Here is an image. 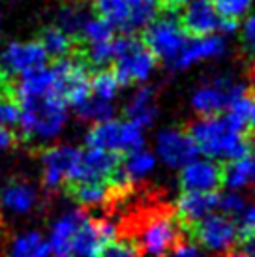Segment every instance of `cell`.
<instances>
[{"instance_id":"cell-25","label":"cell","mask_w":255,"mask_h":257,"mask_svg":"<svg viewBox=\"0 0 255 257\" xmlns=\"http://www.w3.org/2000/svg\"><path fill=\"white\" fill-rule=\"evenodd\" d=\"M10 257H49V242L38 231L17 235L10 244Z\"/></svg>"},{"instance_id":"cell-16","label":"cell","mask_w":255,"mask_h":257,"mask_svg":"<svg viewBox=\"0 0 255 257\" xmlns=\"http://www.w3.org/2000/svg\"><path fill=\"white\" fill-rule=\"evenodd\" d=\"M2 207L14 214H30L40 205V193L27 179H10L0 192Z\"/></svg>"},{"instance_id":"cell-46","label":"cell","mask_w":255,"mask_h":257,"mask_svg":"<svg viewBox=\"0 0 255 257\" xmlns=\"http://www.w3.org/2000/svg\"><path fill=\"white\" fill-rule=\"evenodd\" d=\"M253 149H255V141H253Z\"/></svg>"},{"instance_id":"cell-3","label":"cell","mask_w":255,"mask_h":257,"mask_svg":"<svg viewBox=\"0 0 255 257\" xmlns=\"http://www.w3.org/2000/svg\"><path fill=\"white\" fill-rule=\"evenodd\" d=\"M180 221L169 210H156L145 216L137 225L135 244L141 257H165L180 242Z\"/></svg>"},{"instance_id":"cell-8","label":"cell","mask_w":255,"mask_h":257,"mask_svg":"<svg viewBox=\"0 0 255 257\" xmlns=\"http://www.w3.org/2000/svg\"><path fill=\"white\" fill-rule=\"evenodd\" d=\"M193 231V236L205 250L214 253H227L233 250V246L238 240V229L233 218L225 214H212L205 216L197 223L190 225Z\"/></svg>"},{"instance_id":"cell-42","label":"cell","mask_w":255,"mask_h":257,"mask_svg":"<svg viewBox=\"0 0 255 257\" xmlns=\"http://www.w3.org/2000/svg\"><path fill=\"white\" fill-rule=\"evenodd\" d=\"M162 2H165V4L171 8H178V6H186L191 0H162Z\"/></svg>"},{"instance_id":"cell-28","label":"cell","mask_w":255,"mask_h":257,"mask_svg":"<svg viewBox=\"0 0 255 257\" xmlns=\"http://www.w3.org/2000/svg\"><path fill=\"white\" fill-rule=\"evenodd\" d=\"M75 113L83 122H103V120H111L114 114V105L113 101L101 100V98H96V96H88L81 105L75 107Z\"/></svg>"},{"instance_id":"cell-29","label":"cell","mask_w":255,"mask_h":257,"mask_svg":"<svg viewBox=\"0 0 255 257\" xmlns=\"http://www.w3.org/2000/svg\"><path fill=\"white\" fill-rule=\"evenodd\" d=\"M113 38V25H109L101 17H88L85 25H83V29H81V32H79L77 43H81V45H92V43L111 42Z\"/></svg>"},{"instance_id":"cell-14","label":"cell","mask_w":255,"mask_h":257,"mask_svg":"<svg viewBox=\"0 0 255 257\" xmlns=\"http://www.w3.org/2000/svg\"><path fill=\"white\" fill-rule=\"evenodd\" d=\"M118 167H120L118 152L88 149L85 152H81L79 167L73 180H103V182H109L113 179L114 173L118 171ZM73 180H70V182H73Z\"/></svg>"},{"instance_id":"cell-13","label":"cell","mask_w":255,"mask_h":257,"mask_svg":"<svg viewBox=\"0 0 255 257\" xmlns=\"http://www.w3.org/2000/svg\"><path fill=\"white\" fill-rule=\"evenodd\" d=\"M223 17L216 12L212 0H191L180 14V25L193 36L218 34L221 30Z\"/></svg>"},{"instance_id":"cell-43","label":"cell","mask_w":255,"mask_h":257,"mask_svg":"<svg viewBox=\"0 0 255 257\" xmlns=\"http://www.w3.org/2000/svg\"><path fill=\"white\" fill-rule=\"evenodd\" d=\"M249 126L255 130V94L251 96V109H249Z\"/></svg>"},{"instance_id":"cell-9","label":"cell","mask_w":255,"mask_h":257,"mask_svg":"<svg viewBox=\"0 0 255 257\" xmlns=\"http://www.w3.org/2000/svg\"><path fill=\"white\" fill-rule=\"evenodd\" d=\"M156 160L171 169H180L193 158H197L199 149L188 132L180 128H163L158 132L154 143Z\"/></svg>"},{"instance_id":"cell-1","label":"cell","mask_w":255,"mask_h":257,"mask_svg":"<svg viewBox=\"0 0 255 257\" xmlns=\"http://www.w3.org/2000/svg\"><path fill=\"white\" fill-rule=\"evenodd\" d=\"M201 154L210 160L233 162L248 156L249 145L244 139V132L236 130L225 116L212 114L195 120L188 130Z\"/></svg>"},{"instance_id":"cell-17","label":"cell","mask_w":255,"mask_h":257,"mask_svg":"<svg viewBox=\"0 0 255 257\" xmlns=\"http://www.w3.org/2000/svg\"><path fill=\"white\" fill-rule=\"evenodd\" d=\"M86 220V212L83 208H73L70 212L60 216L55 225L51 227L49 235V251L55 257H71V240L77 233L81 223Z\"/></svg>"},{"instance_id":"cell-5","label":"cell","mask_w":255,"mask_h":257,"mask_svg":"<svg viewBox=\"0 0 255 257\" xmlns=\"http://www.w3.org/2000/svg\"><path fill=\"white\" fill-rule=\"evenodd\" d=\"M188 34L182 25L175 17H160L154 19L149 27H145V45L147 49L167 66H175L180 53L188 43Z\"/></svg>"},{"instance_id":"cell-21","label":"cell","mask_w":255,"mask_h":257,"mask_svg":"<svg viewBox=\"0 0 255 257\" xmlns=\"http://www.w3.org/2000/svg\"><path fill=\"white\" fill-rule=\"evenodd\" d=\"M85 143L88 149L109 150V152H120L122 150V122L103 120L96 122L92 128L88 130L85 137Z\"/></svg>"},{"instance_id":"cell-39","label":"cell","mask_w":255,"mask_h":257,"mask_svg":"<svg viewBox=\"0 0 255 257\" xmlns=\"http://www.w3.org/2000/svg\"><path fill=\"white\" fill-rule=\"evenodd\" d=\"M167 257H203V251L193 242H178Z\"/></svg>"},{"instance_id":"cell-4","label":"cell","mask_w":255,"mask_h":257,"mask_svg":"<svg viewBox=\"0 0 255 257\" xmlns=\"http://www.w3.org/2000/svg\"><path fill=\"white\" fill-rule=\"evenodd\" d=\"M156 68V57L130 34L114 38V75L120 86L145 83Z\"/></svg>"},{"instance_id":"cell-36","label":"cell","mask_w":255,"mask_h":257,"mask_svg":"<svg viewBox=\"0 0 255 257\" xmlns=\"http://www.w3.org/2000/svg\"><path fill=\"white\" fill-rule=\"evenodd\" d=\"M236 229H238V238H246L251 233H255V201H246L238 216L234 218Z\"/></svg>"},{"instance_id":"cell-12","label":"cell","mask_w":255,"mask_h":257,"mask_svg":"<svg viewBox=\"0 0 255 257\" xmlns=\"http://www.w3.org/2000/svg\"><path fill=\"white\" fill-rule=\"evenodd\" d=\"M221 184V167L210 158H193L180 167V186L184 192H216Z\"/></svg>"},{"instance_id":"cell-22","label":"cell","mask_w":255,"mask_h":257,"mask_svg":"<svg viewBox=\"0 0 255 257\" xmlns=\"http://www.w3.org/2000/svg\"><path fill=\"white\" fill-rule=\"evenodd\" d=\"M36 40L45 49L47 58H51V62L58 60V58L70 57V55H73L75 47H77V42L71 36H68L64 30L55 27V25L42 27V29L38 30V38Z\"/></svg>"},{"instance_id":"cell-20","label":"cell","mask_w":255,"mask_h":257,"mask_svg":"<svg viewBox=\"0 0 255 257\" xmlns=\"http://www.w3.org/2000/svg\"><path fill=\"white\" fill-rule=\"evenodd\" d=\"M124 113H126L128 120H134L149 130L154 124L158 114L156 90L152 86H141V88H137L132 94V98L128 100Z\"/></svg>"},{"instance_id":"cell-37","label":"cell","mask_w":255,"mask_h":257,"mask_svg":"<svg viewBox=\"0 0 255 257\" xmlns=\"http://www.w3.org/2000/svg\"><path fill=\"white\" fill-rule=\"evenodd\" d=\"M246 205V199L240 195V192H231L227 190L223 195H218V208L221 210V214L229 216V218H236L238 212Z\"/></svg>"},{"instance_id":"cell-32","label":"cell","mask_w":255,"mask_h":257,"mask_svg":"<svg viewBox=\"0 0 255 257\" xmlns=\"http://www.w3.org/2000/svg\"><path fill=\"white\" fill-rule=\"evenodd\" d=\"M21 120V107L17 101V94L6 92L0 96V128H15Z\"/></svg>"},{"instance_id":"cell-18","label":"cell","mask_w":255,"mask_h":257,"mask_svg":"<svg viewBox=\"0 0 255 257\" xmlns=\"http://www.w3.org/2000/svg\"><path fill=\"white\" fill-rule=\"evenodd\" d=\"M64 192L83 208L103 207L113 199L114 188L103 180H73L64 184Z\"/></svg>"},{"instance_id":"cell-31","label":"cell","mask_w":255,"mask_h":257,"mask_svg":"<svg viewBox=\"0 0 255 257\" xmlns=\"http://www.w3.org/2000/svg\"><path fill=\"white\" fill-rule=\"evenodd\" d=\"M249 109H251V98H249L248 92H246L229 103V107L225 109L227 111L225 118L231 122L236 130L244 132L246 126L249 124Z\"/></svg>"},{"instance_id":"cell-6","label":"cell","mask_w":255,"mask_h":257,"mask_svg":"<svg viewBox=\"0 0 255 257\" xmlns=\"http://www.w3.org/2000/svg\"><path fill=\"white\" fill-rule=\"evenodd\" d=\"M246 94V86L236 83L229 75H216L208 79L191 92V109L201 116L220 114L238 96Z\"/></svg>"},{"instance_id":"cell-44","label":"cell","mask_w":255,"mask_h":257,"mask_svg":"<svg viewBox=\"0 0 255 257\" xmlns=\"http://www.w3.org/2000/svg\"><path fill=\"white\" fill-rule=\"evenodd\" d=\"M249 184L255 188V160H251V171H249Z\"/></svg>"},{"instance_id":"cell-15","label":"cell","mask_w":255,"mask_h":257,"mask_svg":"<svg viewBox=\"0 0 255 257\" xmlns=\"http://www.w3.org/2000/svg\"><path fill=\"white\" fill-rule=\"evenodd\" d=\"M227 53L225 38L220 34H208V36H193L188 40L184 51L180 53L178 60L175 62V70H188L191 66L206 60L221 58Z\"/></svg>"},{"instance_id":"cell-7","label":"cell","mask_w":255,"mask_h":257,"mask_svg":"<svg viewBox=\"0 0 255 257\" xmlns=\"http://www.w3.org/2000/svg\"><path fill=\"white\" fill-rule=\"evenodd\" d=\"M83 150L77 147L62 145V147H49L42 149V186L47 192H57L66 182L73 180L79 167Z\"/></svg>"},{"instance_id":"cell-26","label":"cell","mask_w":255,"mask_h":257,"mask_svg":"<svg viewBox=\"0 0 255 257\" xmlns=\"http://www.w3.org/2000/svg\"><path fill=\"white\" fill-rule=\"evenodd\" d=\"M86 19H88V14H86L85 8L81 6V2L71 0V2H66V4L57 12L55 27L64 30L68 36H71L75 42H77L79 32H81V29H83V25H85Z\"/></svg>"},{"instance_id":"cell-33","label":"cell","mask_w":255,"mask_h":257,"mask_svg":"<svg viewBox=\"0 0 255 257\" xmlns=\"http://www.w3.org/2000/svg\"><path fill=\"white\" fill-rule=\"evenodd\" d=\"M253 2L255 0H212L220 17L231 19V21H238L242 17H246L249 10L253 8Z\"/></svg>"},{"instance_id":"cell-41","label":"cell","mask_w":255,"mask_h":257,"mask_svg":"<svg viewBox=\"0 0 255 257\" xmlns=\"http://www.w3.org/2000/svg\"><path fill=\"white\" fill-rule=\"evenodd\" d=\"M240 250L248 257H255V233H251V235L246 236V238H242Z\"/></svg>"},{"instance_id":"cell-45","label":"cell","mask_w":255,"mask_h":257,"mask_svg":"<svg viewBox=\"0 0 255 257\" xmlns=\"http://www.w3.org/2000/svg\"><path fill=\"white\" fill-rule=\"evenodd\" d=\"M0 30H2V19H0Z\"/></svg>"},{"instance_id":"cell-19","label":"cell","mask_w":255,"mask_h":257,"mask_svg":"<svg viewBox=\"0 0 255 257\" xmlns=\"http://www.w3.org/2000/svg\"><path fill=\"white\" fill-rule=\"evenodd\" d=\"M218 210V193L216 192H184L177 201V218L186 225H193L205 216Z\"/></svg>"},{"instance_id":"cell-35","label":"cell","mask_w":255,"mask_h":257,"mask_svg":"<svg viewBox=\"0 0 255 257\" xmlns=\"http://www.w3.org/2000/svg\"><path fill=\"white\" fill-rule=\"evenodd\" d=\"M101 257H141V250L132 238H114L105 246Z\"/></svg>"},{"instance_id":"cell-10","label":"cell","mask_w":255,"mask_h":257,"mask_svg":"<svg viewBox=\"0 0 255 257\" xmlns=\"http://www.w3.org/2000/svg\"><path fill=\"white\" fill-rule=\"evenodd\" d=\"M118 238V227L109 220L86 218L71 240V257H101L107 244Z\"/></svg>"},{"instance_id":"cell-2","label":"cell","mask_w":255,"mask_h":257,"mask_svg":"<svg viewBox=\"0 0 255 257\" xmlns=\"http://www.w3.org/2000/svg\"><path fill=\"white\" fill-rule=\"evenodd\" d=\"M21 141L29 143L32 139H51L62 132L68 120V105L55 92H47L34 98H21Z\"/></svg>"},{"instance_id":"cell-34","label":"cell","mask_w":255,"mask_h":257,"mask_svg":"<svg viewBox=\"0 0 255 257\" xmlns=\"http://www.w3.org/2000/svg\"><path fill=\"white\" fill-rule=\"evenodd\" d=\"M145 132L147 128L134 120L122 122V150L132 152V150L141 149L145 145Z\"/></svg>"},{"instance_id":"cell-24","label":"cell","mask_w":255,"mask_h":257,"mask_svg":"<svg viewBox=\"0 0 255 257\" xmlns=\"http://www.w3.org/2000/svg\"><path fill=\"white\" fill-rule=\"evenodd\" d=\"M156 162H158L156 154L147 150L145 147L128 152L126 158L120 160L122 173H124V177H126L128 184H132V182H141V180L147 179L150 173L156 169Z\"/></svg>"},{"instance_id":"cell-40","label":"cell","mask_w":255,"mask_h":257,"mask_svg":"<svg viewBox=\"0 0 255 257\" xmlns=\"http://www.w3.org/2000/svg\"><path fill=\"white\" fill-rule=\"evenodd\" d=\"M21 136L15 134L14 130L10 128H0V150H8V149H17L21 145Z\"/></svg>"},{"instance_id":"cell-27","label":"cell","mask_w":255,"mask_h":257,"mask_svg":"<svg viewBox=\"0 0 255 257\" xmlns=\"http://www.w3.org/2000/svg\"><path fill=\"white\" fill-rule=\"evenodd\" d=\"M249 171H251V158L244 156L233 162H227V167L221 171V182L231 192H240L249 186Z\"/></svg>"},{"instance_id":"cell-23","label":"cell","mask_w":255,"mask_h":257,"mask_svg":"<svg viewBox=\"0 0 255 257\" xmlns=\"http://www.w3.org/2000/svg\"><path fill=\"white\" fill-rule=\"evenodd\" d=\"M134 2L135 0H92V10L98 17L113 25V29H120L124 34H130Z\"/></svg>"},{"instance_id":"cell-38","label":"cell","mask_w":255,"mask_h":257,"mask_svg":"<svg viewBox=\"0 0 255 257\" xmlns=\"http://www.w3.org/2000/svg\"><path fill=\"white\" fill-rule=\"evenodd\" d=\"M242 45L249 57L255 58V15L246 17L242 25Z\"/></svg>"},{"instance_id":"cell-30","label":"cell","mask_w":255,"mask_h":257,"mask_svg":"<svg viewBox=\"0 0 255 257\" xmlns=\"http://www.w3.org/2000/svg\"><path fill=\"white\" fill-rule=\"evenodd\" d=\"M118 88H120V83H118L114 72H111V70H105V68L96 70L94 75L90 77V94L96 98L113 101L118 94Z\"/></svg>"},{"instance_id":"cell-11","label":"cell","mask_w":255,"mask_h":257,"mask_svg":"<svg viewBox=\"0 0 255 257\" xmlns=\"http://www.w3.org/2000/svg\"><path fill=\"white\" fill-rule=\"evenodd\" d=\"M49 58L40 42H12L0 55V68L8 75H21L25 72L45 66Z\"/></svg>"}]
</instances>
